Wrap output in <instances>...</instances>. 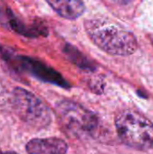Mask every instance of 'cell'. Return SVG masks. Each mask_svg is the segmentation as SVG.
Masks as SVG:
<instances>
[{
  "label": "cell",
  "instance_id": "1",
  "mask_svg": "<svg viewBox=\"0 0 153 154\" xmlns=\"http://www.w3.org/2000/svg\"><path fill=\"white\" fill-rule=\"evenodd\" d=\"M89 39L105 52L115 56H129L138 48L135 36L107 20L96 18L85 22Z\"/></svg>",
  "mask_w": 153,
  "mask_h": 154
},
{
  "label": "cell",
  "instance_id": "2",
  "mask_svg": "<svg viewBox=\"0 0 153 154\" xmlns=\"http://www.w3.org/2000/svg\"><path fill=\"white\" fill-rule=\"evenodd\" d=\"M115 125L118 137L126 146L138 151L153 148V123L140 112L121 111L115 116Z\"/></svg>",
  "mask_w": 153,
  "mask_h": 154
},
{
  "label": "cell",
  "instance_id": "3",
  "mask_svg": "<svg viewBox=\"0 0 153 154\" xmlns=\"http://www.w3.org/2000/svg\"><path fill=\"white\" fill-rule=\"evenodd\" d=\"M55 112L61 127L74 138L95 136L99 128L98 117L75 101H60L55 106Z\"/></svg>",
  "mask_w": 153,
  "mask_h": 154
},
{
  "label": "cell",
  "instance_id": "4",
  "mask_svg": "<svg viewBox=\"0 0 153 154\" xmlns=\"http://www.w3.org/2000/svg\"><path fill=\"white\" fill-rule=\"evenodd\" d=\"M12 104L19 118L33 128H45L51 122L49 107L34 94L23 88H14Z\"/></svg>",
  "mask_w": 153,
  "mask_h": 154
},
{
  "label": "cell",
  "instance_id": "5",
  "mask_svg": "<svg viewBox=\"0 0 153 154\" xmlns=\"http://www.w3.org/2000/svg\"><path fill=\"white\" fill-rule=\"evenodd\" d=\"M16 62L18 63V67L21 69L27 71L28 73L32 74L40 80L54 84L62 88L69 87L68 82L58 71L45 65L38 60L30 57L19 56L16 58Z\"/></svg>",
  "mask_w": 153,
  "mask_h": 154
},
{
  "label": "cell",
  "instance_id": "6",
  "mask_svg": "<svg viewBox=\"0 0 153 154\" xmlns=\"http://www.w3.org/2000/svg\"><path fill=\"white\" fill-rule=\"evenodd\" d=\"M25 151L28 154H66L69 145L58 137L34 138L26 143Z\"/></svg>",
  "mask_w": 153,
  "mask_h": 154
},
{
  "label": "cell",
  "instance_id": "7",
  "mask_svg": "<svg viewBox=\"0 0 153 154\" xmlns=\"http://www.w3.org/2000/svg\"><path fill=\"white\" fill-rule=\"evenodd\" d=\"M46 2L60 16L69 20L80 17L86 9L82 0H46Z\"/></svg>",
  "mask_w": 153,
  "mask_h": 154
},
{
  "label": "cell",
  "instance_id": "8",
  "mask_svg": "<svg viewBox=\"0 0 153 154\" xmlns=\"http://www.w3.org/2000/svg\"><path fill=\"white\" fill-rule=\"evenodd\" d=\"M7 23L14 31L27 37H37L39 35L47 34V29L45 27L38 24L26 25L16 17H14L13 14H9Z\"/></svg>",
  "mask_w": 153,
  "mask_h": 154
},
{
  "label": "cell",
  "instance_id": "9",
  "mask_svg": "<svg viewBox=\"0 0 153 154\" xmlns=\"http://www.w3.org/2000/svg\"><path fill=\"white\" fill-rule=\"evenodd\" d=\"M63 51L67 55L68 59H69L71 62H73L77 66H78L79 68L85 69H95L94 65L90 62V60L86 56H84L78 50H77L75 47H73L69 44H66Z\"/></svg>",
  "mask_w": 153,
  "mask_h": 154
},
{
  "label": "cell",
  "instance_id": "10",
  "mask_svg": "<svg viewBox=\"0 0 153 154\" xmlns=\"http://www.w3.org/2000/svg\"><path fill=\"white\" fill-rule=\"evenodd\" d=\"M7 95V91L6 88H5V86L0 82V102L4 101V99L6 97Z\"/></svg>",
  "mask_w": 153,
  "mask_h": 154
},
{
  "label": "cell",
  "instance_id": "11",
  "mask_svg": "<svg viewBox=\"0 0 153 154\" xmlns=\"http://www.w3.org/2000/svg\"><path fill=\"white\" fill-rule=\"evenodd\" d=\"M115 3L120 5H128L130 4L133 0H113Z\"/></svg>",
  "mask_w": 153,
  "mask_h": 154
},
{
  "label": "cell",
  "instance_id": "12",
  "mask_svg": "<svg viewBox=\"0 0 153 154\" xmlns=\"http://www.w3.org/2000/svg\"><path fill=\"white\" fill-rule=\"evenodd\" d=\"M0 154H19V153H17L16 152H14V151H5V152H3V151H1V150H0Z\"/></svg>",
  "mask_w": 153,
  "mask_h": 154
}]
</instances>
